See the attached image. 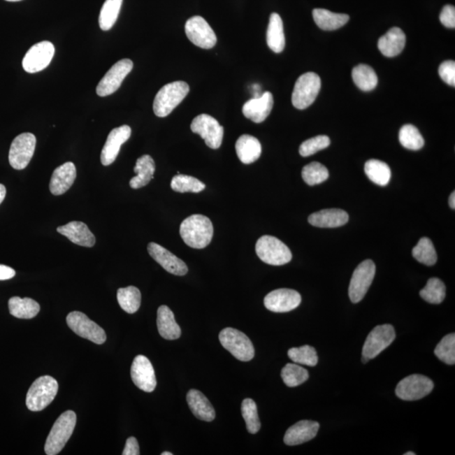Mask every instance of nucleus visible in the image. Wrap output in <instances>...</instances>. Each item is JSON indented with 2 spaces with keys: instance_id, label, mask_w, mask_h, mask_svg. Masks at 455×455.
<instances>
[{
  "instance_id": "34",
  "label": "nucleus",
  "mask_w": 455,
  "mask_h": 455,
  "mask_svg": "<svg viewBox=\"0 0 455 455\" xmlns=\"http://www.w3.org/2000/svg\"><path fill=\"white\" fill-rule=\"evenodd\" d=\"M364 171L371 182L380 187L387 186L391 178V168L387 163L378 159H370L364 166Z\"/></svg>"
},
{
  "instance_id": "12",
  "label": "nucleus",
  "mask_w": 455,
  "mask_h": 455,
  "mask_svg": "<svg viewBox=\"0 0 455 455\" xmlns=\"http://www.w3.org/2000/svg\"><path fill=\"white\" fill-rule=\"evenodd\" d=\"M191 129L200 135L205 143L212 150L219 149L222 145L224 128L215 118L208 114H201L192 122Z\"/></svg>"
},
{
  "instance_id": "29",
  "label": "nucleus",
  "mask_w": 455,
  "mask_h": 455,
  "mask_svg": "<svg viewBox=\"0 0 455 455\" xmlns=\"http://www.w3.org/2000/svg\"><path fill=\"white\" fill-rule=\"evenodd\" d=\"M157 326L159 335L166 340H176L182 335V330L175 322L173 312L166 305H161L158 309Z\"/></svg>"
},
{
  "instance_id": "9",
  "label": "nucleus",
  "mask_w": 455,
  "mask_h": 455,
  "mask_svg": "<svg viewBox=\"0 0 455 455\" xmlns=\"http://www.w3.org/2000/svg\"><path fill=\"white\" fill-rule=\"evenodd\" d=\"M376 266L374 261L366 260L361 262L354 270L350 281L349 298L352 303H359L366 297L374 280Z\"/></svg>"
},
{
  "instance_id": "10",
  "label": "nucleus",
  "mask_w": 455,
  "mask_h": 455,
  "mask_svg": "<svg viewBox=\"0 0 455 455\" xmlns=\"http://www.w3.org/2000/svg\"><path fill=\"white\" fill-rule=\"evenodd\" d=\"M433 382L427 376L412 375L400 381L396 389L398 398L407 400H417L424 398L433 391Z\"/></svg>"
},
{
  "instance_id": "48",
  "label": "nucleus",
  "mask_w": 455,
  "mask_h": 455,
  "mask_svg": "<svg viewBox=\"0 0 455 455\" xmlns=\"http://www.w3.org/2000/svg\"><path fill=\"white\" fill-rule=\"evenodd\" d=\"M438 73L441 77V79L445 82V83L453 86H455V63L454 61L449 60L445 61L440 65V68H438Z\"/></svg>"
},
{
  "instance_id": "55",
  "label": "nucleus",
  "mask_w": 455,
  "mask_h": 455,
  "mask_svg": "<svg viewBox=\"0 0 455 455\" xmlns=\"http://www.w3.org/2000/svg\"><path fill=\"white\" fill-rule=\"evenodd\" d=\"M6 1H9V2H18V1H22V0H6Z\"/></svg>"
},
{
  "instance_id": "54",
  "label": "nucleus",
  "mask_w": 455,
  "mask_h": 455,
  "mask_svg": "<svg viewBox=\"0 0 455 455\" xmlns=\"http://www.w3.org/2000/svg\"><path fill=\"white\" fill-rule=\"evenodd\" d=\"M161 455H173V454L170 452H164L161 454Z\"/></svg>"
},
{
  "instance_id": "49",
  "label": "nucleus",
  "mask_w": 455,
  "mask_h": 455,
  "mask_svg": "<svg viewBox=\"0 0 455 455\" xmlns=\"http://www.w3.org/2000/svg\"><path fill=\"white\" fill-rule=\"evenodd\" d=\"M440 22L448 28L455 27V8L453 6H445L440 14Z\"/></svg>"
},
{
  "instance_id": "20",
  "label": "nucleus",
  "mask_w": 455,
  "mask_h": 455,
  "mask_svg": "<svg viewBox=\"0 0 455 455\" xmlns=\"http://www.w3.org/2000/svg\"><path fill=\"white\" fill-rule=\"evenodd\" d=\"M147 252L153 259L168 273L175 276H184L188 272L187 266L166 248L154 242L147 245Z\"/></svg>"
},
{
  "instance_id": "24",
  "label": "nucleus",
  "mask_w": 455,
  "mask_h": 455,
  "mask_svg": "<svg viewBox=\"0 0 455 455\" xmlns=\"http://www.w3.org/2000/svg\"><path fill=\"white\" fill-rule=\"evenodd\" d=\"M57 231L80 247H93L96 244L95 236L87 225L80 221H72L64 226L57 227Z\"/></svg>"
},
{
  "instance_id": "14",
  "label": "nucleus",
  "mask_w": 455,
  "mask_h": 455,
  "mask_svg": "<svg viewBox=\"0 0 455 455\" xmlns=\"http://www.w3.org/2000/svg\"><path fill=\"white\" fill-rule=\"evenodd\" d=\"M133 61L129 59H122L115 64L106 75L102 78L96 87V94L101 97L108 96L120 88L122 81L132 71Z\"/></svg>"
},
{
  "instance_id": "15",
  "label": "nucleus",
  "mask_w": 455,
  "mask_h": 455,
  "mask_svg": "<svg viewBox=\"0 0 455 455\" xmlns=\"http://www.w3.org/2000/svg\"><path fill=\"white\" fill-rule=\"evenodd\" d=\"M186 35L192 43L203 49H211L217 43V36L210 24L202 16H192L185 26Z\"/></svg>"
},
{
  "instance_id": "42",
  "label": "nucleus",
  "mask_w": 455,
  "mask_h": 455,
  "mask_svg": "<svg viewBox=\"0 0 455 455\" xmlns=\"http://www.w3.org/2000/svg\"><path fill=\"white\" fill-rule=\"evenodd\" d=\"M399 140L405 149L419 150L424 145V138L415 126L404 125L400 130Z\"/></svg>"
},
{
  "instance_id": "5",
  "label": "nucleus",
  "mask_w": 455,
  "mask_h": 455,
  "mask_svg": "<svg viewBox=\"0 0 455 455\" xmlns=\"http://www.w3.org/2000/svg\"><path fill=\"white\" fill-rule=\"evenodd\" d=\"M256 252L262 261L272 266L285 265L292 260L289 248L274 236H261L257 242Z\"/></svg>"
},
{
  "instance_id": "33",
  "label": "nucleus",
  "mask_w": 455,
  "mask_h": 455,
  "mask_svg": "<svg viewBox=\"0 0 455 455\" xmlns=\"http://www.w3.org/2000/svg\"><path fill=\"white\" fill-rule=\"evenodd\" d=\"M10 315L18 319H32L40 311L39 303L30 298L12 297L9 301Z\"/></svg>"
},
{
  "instance_id": "37",
  "label": "nucleus",
  "mask_w": 455,
  "mask_h": 455,
  "mask_svg": "<svg viewBox=\"0 0 455 455\" xmlns=\"http://www.w3.org/2000/svg\"><path fill=\"white\" fill-rule=\"evenodd\" d=\"M124 0H106L101 10L99 24L102 31H109L116 23Z\"/></svg>"
},
{
  "instance_id": "43",
  "label": "nucleus",
  "mask_w": 455,
  "mask_h": 455,
  "mask_svg": "<svg viewBox=\"0 0 455 455\" xmlns=\"http://www.w3.org/2000/svg\"><path fill=\"white\" fill-rule=\"evenodd\" d=\"M329 178V171L319 162H312L302 170V178L309 186L319 185Z\"/></svg>"
},
{
  "instance_id": "1",
  "label": "nucleus",
  "mask_w": 455,
  "mask_h": 455,
  "mask_svg": "<svg viewBox=\"0 0 455 455\" xmlns=\"http://www.w3.org/2000/svg\"><path fill=\"white\" fill-rule=\"evenodd\" d=\"M180 235L188 247L203 249L212 241L214 226L208 217L194 215L188 217L180 224Z\"/></svg>"
},
{
  "instance_id": "44",
  "label": "nucleus",
  "mask_w": 455,
  "mask_h": 455,
  "mask_svg": "<svg viewBox=\"0 0 455 455\" xmlns=\"http://www.w3.org/2000/svg\"><path fill=\"white\" fill-rule=\"evenodd\" d=\"M288 355L289 359L295 363L310 367H314L318 363L317 350L309 345L290 348Z\"/></svg>"
},
{
  "instance_id": "7",
  "label": "nucleus",
  "mask_w": 455,
  "mask_h": 455,
  "mask_svg": "<svg viewBox=\"0 0 455 455\" xmlns=\"http://www.w3.org/2000/svg\"><path fill=\"white\" fill-rule=\"evenodd\" d=\"M322 88L321 78L317 73H303L295 83L292 103L295 108L303 110L314 103Z\"/></svg>"
},
{
  "instance_id": "2",
  "label": "nucleus",
  "mask_w": 455,
  "mask_h": 455,
  "mask_svg": "<svg viewBox=\"0 0 455 455\" xmlns=\"http://www.w3.org/2000/svg\"><path fill=\"white\" fill-rule=\"evenodd\" d=\"M189 85L184 81L167 84L159 90L154 98V113L159 117H166L173 112L189 93Z\"/></svg>"
},
{
  "instance_id": "53",
  "label": "nucleus",
  "mask_w": 455,
  "mask_h": 455,
  "mask_svg": "<svg viewBox=\"0 0 455 455\" xmlns=\"http://www.w3.org/2000/svg\"><path fill=\"white\" fill-rule=\"evenodd\" d=\"M449 206L451 208L454 209L455 208V192H453L452 194H451L449 196Z\"/></svg>"
},
{
  "instance_id": "11",
  "label": "nucleus",
  "mask_w": 455,
  "mask_h": 455,
  "mask_svg": "<svg viewBox=\"0 0 455 455\" xmlns=\"http://www.w3.org/2000/svg\"><path fill=\"white\" fill-rule=\"evenodd\" d=\"M66 321L68 327L80 338L89 340L98 345H101L106 341L105 331L84 313L73 311L68 315Z\"/></svg>"
},
{
  "instance_id": "56",
  "label": "nucleus",
  "mask_w": 455,
  "mask_h": 455,
  "mask_svg": "<svg viewBox=\"0 0 455 455\" xmlns=\"http://www.w3.org/2000/svg\"><path fill=\"white\" fill-rule=\"evenodd\" d=\"M415 454H415V453H413V452H408V453H405V455H415Z\"/></svg>"
},
{
  "instance_id": "38",
  "label": "nucleus",
  "mask_w": 455,
  "mask_h": 455,
  "mask_svg": "<svg viewBox=\"0 0 455 455\" xmlns=\"http://www.w3.org/2000/svg\"><path fill=\"white\" fill-rule=\"evenodd\" d=\"M412 256L420 263L431 266L436 263L438 256L431 240L427 237L421 238L412 250Z\"/></svg>"
},
{
  "instance_id": "16",
  "label": "nucleus",
  "mask_w": 455,
  "mask_h": 455,
  "mask_svg": "<svg viewBox=\"0 0 455 455\" xmlns=\"http://www.w3.org/2000/svg\"><path fill=\"white\" fill-rule=\"evenodd\" d=\"M55 48L48 41L36 43L29 49L22 61L24 71L35 73L43 71L52 62Z\"/></svg>"
},
{
  "instance_id": "21",
  "label": "nucleus",
  "mask_w": 455,
  "mask_h": 455,
  "mask_svg": "<svg viewBox=\"0 0 455 455\" xmlns=\"http://www.w3.org/2000/svg\"><path fill=\"white\" fill-rule=\"evenodd\" d=\"M273 96L270 92H265L259 97L245 102L242 108L244 116L256 124L264 122L272 112L273 108Z\"/></svg>"
},
{
  "instance_id": "51",
  "label": "nucleus",
  "mask_w": 455,
  "mask_h": 455,
  "mask_svg": "<svg viewBox=\"0 0 455 455\" xmlns=\"http://www.w3.org/2000/svg\"><path fill=\"white\" fill-rule=\"evenodd\" d=\"M15 276V270L10 266L0 264V281L11 280Z\"/></svg>"
},
{
  "instance_id": "6",
  "label": "nucleus",
  "mask_w": 455,
  "mask_h": 455,
  "mask_svg": "<svg viewBox=\"0 0 455 455\" xmlns=\"http://www.w3.org/2000/svg\"><path fill=\"white\" fill-rule=\"evenodd\" d=\"M219 341L238 360L249 362L255 356V348L247 335L240 331L228 327L220 331Z\"/></svg>"
},
{
  "instance_id": "31",
  "label": "nucleus",
  "mask_w": 455,
  "mask_h": 455,
  "mask_svg": "<svg viewBox=\"0 0 455 455\" xmlns=\"http://www.w3.org/2000/svg\"><path fill=\"white\" fill-rule=\"evenodd\" d=\"M266 43L270 50L276 53L282 52L285 48L284 23L280 15L277 13H273L270 16Z\"/></svg>"
},
{
  "instance_id": "4",
  "label": "nucleus",
  "mask_w": 455,
  "mask_h": 455,
  "mask_svg": "<svg viewBox=\"0 0 455 455\" xmlns=\"http://www.w3.org/2000/svg\"><path fill=\"white\" fill-rule=\"evenodd\" d=\"M59 384L51 376H42L31 384L27 395V407L31 412H41L55 400Z\"/></svg>"
},
{
  "instance_id": "52",
  "label": "nucleus",
  "mask_w": 455,
  "mask_h": 455,
  "mask_svg": "<svg viewBox=\"0 0 455 455\" xmlns=\"http://www.w3.org/2000/svg\"><path fill=\"white\" fill-rule=\"evenodd\" d=\"M6 196V188L5 186L0 184V204L3 203Z\"/></svg>"
},
{
  "instance_id": "26",
  "label": "nucleus",
  "mask_w": 455,
  "mask_h": 455,
  "mask_svg": "<svg viewBox=\"0 0 455 455\" xmlns=\"http://www.w3.org/2000/svg\"><path fill=\"white\" fill-rule=\"evenodd\" d=\"M187 401L192 414L199 420L212 421L215 418V411L206 396L196 389L187 393Z\"/></svg>"
},
{
  "instance_id": "30",
  "label": "nucleus",
  "mask_w": 455,
  "mask_h": 455,
  "mask_svg": "<svg viewBox=\"0 0 455 455\" xmlns=\"http://www.w3.org/2000/svg\"><path fill=\"white\" fill-rule=\"evenodd\" d=\"M133 171L137 175L131 179L130 187L133 189H139V188L147 186L150 180L154 179L155 163L153 158L150 155H143L138 159Z\"/></svg>"
},
{
  "instance_id": "47",
  "label": "nucleus",
  "mask_w": 455,
  "mask_h": 455,
  "mask_svg": "<svg viewBox=\"0 0 455 455\" xmlns=\"http://www.w3.org/2000/svg\"><path fill=\"white\" fill-rule=\"evenodd\" d=\"M331 145V139L326 135L311 138L302 143L299 147V154L303 157H308L317 154V152L326 149Z\"/></svg>"
},
{
  "instance_id": "3",
  "label": "nucleus",
  "mask_w": 455,
  "mask_h": 455,
  "mask_svg": "<svg viewBox=\"0 0 455 455\" xmlns=\"http://www.w3.org/2000/svg\"><path fill=\"white\" fill-rule=\"evenodd\" d=\"M76 421V414L73 411L65 412L57 418L45 444V452L48 455H56L63 450L72 436Z\"/></svg>"
},
{
  "instance_id": "41",
  "label": "nucleus",
  "mask_w": 455,
  "mask_h": 455,
  "mask_svg": "<svg viewBox=\"0 0 455 455\" xmlns=\"http://www.w3.org/2000/svg\"><path fill=\"white\" fill-rule=\"evenodd\" d=\"M281 376L284 384L289 387H296L309 379V372L295 363L286 364L282 368Z\"/></svg>"
},
{
  "instance_id": "46",
  "label": "nucleus",
  "mask_w": 455,
  "mask_h": 455,
  "mask_svg": "<svg viewBox=\"0 0 455 455\" xmlns=\"http://www.w3.org/2000/svg\"><path fill=\"white\" fill-rule=\"evenodd\" d=\"M434 354L437 358L449 366L455 363V335L454 333L445 335L438 344Z\"/></svg>"
},
{
  "instance_id": "32",
  "label": "nucleus",
  "mask_w": 455,
  "mask_h": 455,
  "mask_svg": "<svg viewBox=\"0 0 455 455\" xmlns=\"http://www.w3.org/2000/svg\"><path fill=\"white\" fill-rule=\"evenodd\" d=\"M313 18L317 26L325 31H334L345 26L349 20V15L333 13L325 9H315Z\"/></svg>"
},
{
  "instance_id": "18",
  "label": "nucleus",
  "mask_w": 455,
  "mask_h": 455,
  "mask_svg": "<svg viewBox=\"0 0 455 455\" xmlns=\"http://www.w3.org/2000/svg\"><path fill=\"white\" fill-rule=\"evenodd\" d=\"M131 377L138 389L145 392L154 391L157 380L150 361L145 356L138 355L131 367Z\"/></svg>"
},
{
  "instance_id": "39",
  "label": "nucleus",
  "mask_w": 455,
  "mask_h": 455,
  "mask_svg": "<svg viewBox=\"0 0 455 455\" xmlns=\"http://www.w3.org/2000/svg\"><path fill=\"white\" fill-rule=\"evenodd\" d=\"M420 295L425 301L438 305L445 301L446 287L440 278L432 277L428 281L425 288L421 290Z\"/></svg>"
},
{
  "instance_id": "23",
  "label": "nucleus",
  "mask_w": 455,
  "mask_h": 455,
  "mask_svg": "<svg viewBox=\"0 0 455 455\" xmlns=\"http://www.w3.org/2000/svg\"><path fill=\"white\" fill-rule=\"evenodd\" d=\"M319 424L317 421L303 420L290 427L285 433L284 442L295 446L312 440L317 435Z\"/></svg>"
},
{
  "instance_id": "8",
  "label": "nucleus",
  "mask_w": 455,
  "mask_h": 455,
  "mask_svg": "<svg viewBox=\"0 0 455 455\" xmlns=\"http://www.w3.org/2000/svg\"><path fill=\"white\" fill-rule=\"evenodd\" d=\"M396 331L389 324L376 326L368 334L363 347V363L374 359L395 341Z\"/></svg>"
},
{
  "instance_id": "25",
  "label": "nucleus",
  "mask_w": 455,
  "mask_h": 455,
  "mask_svg": "<svg viewBox=\"0 0 455 455\" xmlns=\"http://www.w3.org/2000/svg\"><path fill=\"white\" fill-rule=\"evenodd\" d=\"M349 216L339 208L323 209L309 217V223L318 228H338L345 225Z\"/></svg>"
},
{
  "instance_id": "35",
  "label": "nucleus",
  "mask_w": 455,
  "mask_h": 455,
  "mask_svg": "<svg viewBox=\"0 0 455 455\" xmlns=\"http://www.w3.org/2000/svg\"><path fill=\"white\" fill-rule=\"evenodd\" d=\"M352 76L355 85L363 92H371L378 85V76L367 64H359L352 69Z\"/></svg>"
},
{
  "instance_id": "45",
  "label": "nucleus",
  "mask_w": 455,
  "mask_h": 455,
  "mask_svg": "<svg viewBox=\"0 0 455 455\" xmlns=\"http://www.w3.org/2000/svg\"><path fill=\"white\" fill-rule=\"evenodd\" d=\"M241 412L247 424L248 432L252 434L258 433L261 428V421L255 401L249 398L245 399L241 404Z\"/></svg>"
},
{
  "instance_id": "22",
  "label": "nucleus",
  "mask_w": 455,
  "mask_h": 455,
  "mask_svg": "<svg viewBox=\"0 0 455 455\" xmlns=\"http://www.w3.org/2000/svg\"><path fill=\"white\" fill-rule=\"evenodd\" d=\"M77 172L75 164L67 162L53 171L49 189L52 194L60 196L65 194L73 186L76 179Z\"/></svg>"
},
{
  "instance_id": "36",
  "label": "nucleus",
  "mask_w": 455,
  "mask_h": 455,
  "mask_svg": "<svg viewBox=\"0 0 455 455\" xmlns=\"http://www.w3.org/2000/svg\"><path fill=\"white\" fill-rule=\"evenodd\" d=\"M117 301L121 308L129 314L136 313L141 305V293L136 287L119 289Z\"/></svg>"
},
{
  "instance_id": "27",
  "label": "nucleus",
  "mask_w": 455,
  "mask_h": 455,
  "mask_svg": "<svg viewBox=\"0 0 455 455\" xmlns=\"http://www.w3.org/2000/svg\"><path fill=\"white\" fill-rule=\"evenodd\" d=\"M236 150L240 161L250 165L257 161L261 154V145L259 140L251 135H242L236 143Z\"/></svg>"
},
{
  "instance_id": "17",
  "label": "nucleus",
  "mask_w": 455,
  "mask_h": 455,
  "mask_svg": "<svg viewBox=\"0 0 455 455\" xmlns=\"http://www.w3.org/2000/svg\"><path fill=\"white\" fill-rule=\"evenodd\" d=\"M301 295L297 291L280 289L272 291L264 298L266 309L275 313L289 312L301 305Z\"/></svg>"
},
{
  "instance_id": "13",
  "label": "nucleus",
  "mask_w": 455,
  "mask_h": 455,
  "mask_svg": "<svg viewBox=\"0 0 455 455\" xmlns=\"http://www.w3.org/2000/svg\"><path fill=\"white\" fill-rule=\"evenodd\" d=\"M36 145L34 134L24 133L16 137L11 143L9 161L15 170H23L34 157Z\"/></svg>"
},
{
  "instance_id": "28",
  "label": "nucleus",
  "mask_w": 455,
  "mask_h": 455,
  "mask_svg": "<svg viewBox=\"0 0 455 455\" xmlns=\"http://www.w3.org/2000/svg\"><path fill=\"white\" fill-rule=\"evenodd\" d=\"M405 46V35L398 27H393L387 34L381 36L378 42L380 51L385 57L399 55Z\"/></svg>"
},
{
  "instance_id": "19",
  "label": "nucleus",
  "mask_w": 455,
  "mask_h": 455,
  "mask_svg": "<svg viewBox=\"0 0 455 455\" xmlns=\"http://www.w3.org/2000/svg\"><path fill=\"white\" fill-rule=\"evenodd\" d=\"M131 134H132V129L128 125H122L110 131L101 151L102 165L108 166L116 161L121 146L129 140Z\"/></svg>"
},
{
  "instance_id": "50",
  "label": "nucleus",
  "mask_w": 455,
  "mask_h": 455,
  "mask_svg": "<svg viewBox=\"0 0 455 455\" xmlns=\"http://www.w3.org/2000/svg\"><path fill=\"white\" fill-rule=\"evenodd\" d=\"M122 454L124 455H139L140 454V452H139V445L138 442L134 437H130L128 438V440L126 442V445L125 448L124 450V452H122Z\"/></svg>"
},
{
  "instance_id": "40",
  "label": "nucleus",
  "mask_w": 455,
  "mask_h": 455,
  "mask_svg": "<svg viewBox=\"0 0 455 455\" xmlns=\"http://www.w3.org/2000/svg\"><path fill=\"white\" fill-rule=\"evenodd\" d=\"M172 190L180 194L192 192L198 194L205 189V184L192 176L178 174L174 176L171 184Z\"/></svg>"
}]
</instances>
